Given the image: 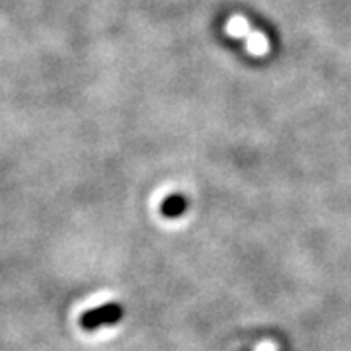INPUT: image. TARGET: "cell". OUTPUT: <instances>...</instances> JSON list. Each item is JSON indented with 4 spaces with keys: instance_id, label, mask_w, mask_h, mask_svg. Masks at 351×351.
<instances>
[{
    "instance_id": "6da1fadb",
    "label": "cell",
    "mask_w": 351,
    "mask_h": 351,
    "mask_svg": "<svg viewBox=\"0 0 351 351\" xmlns=\"http://www.w3.org/2000/svg\"><path fill=\"white\" fill-rule=\"evenodd\" d=\"M123 306L119 302H106L98 308H90L80 316V326L86 332H94L101 326H113L123 318Z\"/></svg>"
},
{
    "instance_id": "7a4b0ae2",
    "label": "cell",
    "mask_w": 351,
    "mask_h": 351,
    "mask_svg": "<svg viewBox=\"0 0 351 351\" xmlns=\"http://www.w3.org/2000/svg\"><path fill=\"white\" fill-rule=\"evenodd\" d=\"M189 207V199L184 193H172L160 203V213L166 219H178L182 215H186Z\"/></svg>"
}]
</instances>
